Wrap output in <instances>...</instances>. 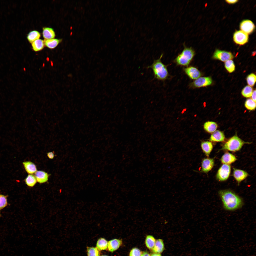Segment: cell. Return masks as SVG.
<instances>
[{
  "label": "cell",
  "instance_id": "obj_1",
  "mask_svg": "<svg viewBox=\"0 0 256 256\" xmlns=\"http://www.w3.org/2000/svg\"><path fill=\"white\" fill-rule=\"evenodd\" d=\"M219 194L224 207L227 210H235L240 208L242 204L241 198L231 191L221 190L219 192Z\"/></svg>",
  "mask_w": 256,
  "mask_h": 256
},
{
  "label": "cell",
  "instance_id": "obj_2",
  "mask_svg": "<svg viewBox=\"0 0 256 256\" xmlns=\"http://www.w3.org/2000/svg\"><path fill=\"white\" fill-rule=\"evenodd\" d=\"M163 54L157 59H155L152 64L147 67V68L151 69L153 72L155 78L159 80L164 81L169 76L167 66L164 64L161 59Z\"/></svg>",
  "mask_w": 256,
  "mask_h": 256
},
{
  "label": "cell",
  "instance_id": "obj_3",
  "mask_svg": "<svg viewBox=\"0 0 256 256\" xmlns=\"http://www.w3.org/2000/svg\"><path fill=\"white\" fill-rule=\"evenodd\" d=\"M195 54V52L192 47H185L174 61L177 65L187 66L191 62Z\"/></svg>",
  "mask_w": 256,
  "mask_h": 256
},
{
  "label": "cell",
  "instance_id": "obj_4",
  "mask_svg": "<svg viewBox=\"0 0 256 256\" xmlns=\"http://www.w3.org/2000/svg\"><path fill=\"white\" fill-rule=\"evenodd\" d=\"M250 142H245L237 136L235 135L229 139L223 146L221 150L236 152L240 150L245 144H250Z\"/></svg>",
  "mask_w": 256,
  "mask_h": 256
},
{
  "label": "cell",
  "instance_id": "obj_5",
  "mask_svg": "<svg viewBox=\"0 0 256 256\" xmlns=\"http://www.w3.org/2000/svg\"><path fill=\"white\" fill-rule=\"evenodd\" d=\"M212 79L210 77H201L190 83L189 86L191 88H198L209 86L212 84Z\"/></svg>",
  "mask_w": 256,
  "mask_h": 256
},
{
  "label": "cell",
  "instance_id": "obj_6",
  "mask_svg": "<svg viewBox=\"0 0 256 256\" xmlns=\"http://www.w3.org/2000/svg\"><path fill=\"white\" fill-rule=\"evenodd\" d=\"M231 171L230 165L223 164L218 169L216 175L217 179L219 181H224L229 178Z\"/></svg>",
  "mask_w": 256,
  "mask_h": 256
},
{
  "label": "cell",
  "instance_id": "obj_7",
  "mask_svg": "<svg viewBox=\"0 0 256 256\" xmlns=\"http://www.w3.org/2000/svg\"><path fill=\"white\" fill-rule=\"evenodd\" d=\"M234 56L232 53L229 52L219 50H216L213 56L214 59L225 62L233 59Z\"/></svg>",
  "mask_w": 256,
  "mask_h": 256
},
{
  "label": "cell",
  "instance_id": "obj_8",
  "mask_svg": "<svg viewBox=\"0 0 256 256\" xmlns=\"http://www.w3.org/2000/svg\"><path fill=\"white\" fill-rule=\"evenodd\" d=\"M233 39L234 41L236 44L240 45H243L247 43L248 41V34L242 31H238L236 32L234 34Z\"/></svg>",
  "mask_w": 256,
  "mask_h": 256
},
{
  "label": "cell",
  "instance_id": "obj_9",
  "mask_svg": "<svg viewBox=\"0 0 256 256\" xmlns=\"http://www.w3.org/2000/svg\"><path fill=\"white\" fill-rule=\"evenodd\" d=\"M183 70L185 73L191 79L196 80L200 77L201 72L196 67L190 66L184 68Z\"/></svg>",
  "mask_w": 256,
  "mask_h": 256
},
{
  "label": "cell",
  "instance_id": "obj_10",
  "mask_svg": "<svg viewBox=\"0 0 256 256\" xmlns=\"http://www.w3.org/2000/svg\"><path fill=\"white\" fill-rule=\"evenodd\" d=\"M214 164L213 158H203L201 162V169L200 172L207 174L213 167Z\"/></svg>",
  "mask_w": 256,
  "mask_h": 256
},
{
  "label": "cell",
  "instance_id": "obj_11",
  "mask_svg": "<svg viewBox=\"0 0 256 256\" xmlns=\"http://www.w3.org/2000/svg\"><path fill=\"white\" fill-rule=\"evenodd\" d=\"M240 28L242 31L247 34H250L254 30L255 26L251 21L246 20L241 22L240 24Z\"/></svg>",
  "mask_w": 256,
  "mask_h": 256
},
{
  "label": "cell",
  "instance_id": "obj_12",
  "mask_svg": "<svg viewBox=\"0 0 256 256\" xmlns=\"http://www.w3.org/2000/svg\"><path fill=\"white\" fill-rule=\"evenodd\" d=\"M233 169V176L238 184L248 176L247 173L243 170L234 168Z\"/></svg>",
  "mask_w": 256,
  "mask_h": 256
},
{
  "label": "cell",
  "instance_id": "obj_13",
  "mask_svg": "<svg viewBox=\"0 0 256 256\" xmlns=\"http://www.w3.org/2000/svg\"><path fill=\"white\" fill-rule=\"evenodd\" d=\"M201 147L203 153L206 156L208 157L213 147L212 142L207 141H202L201 143Z\"/></svg>",
  "mask_w": 256,
  "mask_h": 256
},
{
  "label": "cell",
  "instance_id": "obj_14",
  "mask_svg": "<svg viewBox=\"0 0 256 256\" xmlns=\"http://www.w3.org/2000/svg\"><path fill=\"white\" fill-rule=\"evenodd\" d=\"M234 155L229 152H226L224 154L220 159L221 162L224 164L229 165L237 160Z\"/></svg>",
  "mask_w": 256,
  "mask_h": 256
},
{
  "label": "cell",
  "instance_id": "obj_15",
  "mask_svg": "<svg viewBox=\"0 0 256 256\" xmlns=\"http://www.w3.org/2000/svg\"><path fill=\"white\" fill-rule=\"evenodd\" d=\"M225 139V136L224 133L217 130L212 133L209 140L212 142H219L224 141Z\"/></svg>",
  "mask_w": 256,
  "mask_h": 256
},
{
  "label": "cell",
  "instance_id": "obj_16",
  "mask_svg": "<svg viewBox=\"0 0 256 256\" xmlns=\"http://www.w3.org/2000/svg\"><path fill=\"white\" fill-rule=\"evenodd\" d=\"M122 243L121 240L115 239L111 240L108 242V250L110 251L113 252L117 249Z\"/></svg>",
  "mask_w": 256,
  "mask_h": 256
},
{
  "label": "cell",
  "instance_id": "obj_17",
  "mask_svg": "<svg viewBox=\"0 0 256 256\" xmlns=\"http://www.w3.org/2000/svg\"><path fill=\"white\" fill-rule=\"evenodd\" d=\"M48 176L47 173L42 171H37L35 173L37 181L40 183L46 182L48 180Z\"/></svg>",
  "mask_w": 256,
  "mask_h": 256
},
{
  "label": "cell",
  "instance_id": "obj_18",
  "mask_svg": "<svg viewBox=\"0 0 256 256\" xmlns=\"http://www.w3.org/2000/svg\"><path fill=\"white\" fill-rule=\"evenodd\" d=\"M43 36L45 40L54 38L55 34L53 29L49 27H44L43 28Z\"/></svg>",
  "mask_w": 256,
  "mask_h": 256
},
{
  "label": "cell",
  "instance_id": "obj_19",
  "mask_svg": "<svg viewBox=\"0 0 256 256\" xmlns=\"http://www.w3.org/2000/svg\"><path fill=\"white\" fill-rule=\"evenodd\" d=\"M25 169L29 174H32L37 171V169L35 165L30 161H27L23 163Z\"/></svg>",
  "mask_w": 256,
  "mask_h": 256
},
{
  "label": "cell",
  "instance_id": "obj_20",
  "mask_svg": "<svg viewBox=\"0 0 256 256\" xmlns=\"http://www.w3.org/2000/svg\"><path fill=\"white\" fill-rule=\"evenodd\" d=\"M164 246L162 240L159 239L155 242L154 246L152 249L153 252L159 253L162 252L164 249Z\"/></svg>",
  "mask_w": 256,
  "mask_h": 256
},
{
  "label": "cell",
  "instance_id": "obj_21",
  "mask_svg": "<svg viewBox=\"0 0 256 256\" xmlns=\"http://www.w3.org/2000/svg\"><path fill=\"white\" fill-rule=\"evenodd\" d=\"M205 130L209 133H212L215 131L218 125L215 122L213 121H208L206 122L204 125Z\"/></svg>",
  "mask_w": 256,
  "mask_h": 256
},
{
  "label": "cell",
  "instance_id": "obj_22",
  "mask_svg": "<svg viewBox=\"0 0 256 256\" xmlns=\"http://www.w3.org/2000/svg\"><path fill=\"white\" fill-rule=\"evenodd\" d=\"M33 50L35 51H38L44 48L45 44L44 41L40 39H37L32 43Z\"/></svg>",
  "mask_w": 256,
  "mask_h": 256
},
{
  "label": "cell",
  "instance_id": "obj_23",
  "mask_svg": "<svg viewBox=\"0 0 256 256\" xmlns=\"http://www.w3.org/2000/svg\"><path fill=\"white\" fill-rule=\"evenodd\" d=\"M62 40L61 39L53 38L45 40L44 41L45 45L48 48L52 49L55 48Z\"/></svg>",
  "mask_w": 256,
  "mask_h": 256
},
{
  "label": "cell",
  "instance_id": "obj_24",
  "mask_svg": "<svg viewBox=\"0 0 256 256\" xmlns=\"http://www.w3.org/2000/svg\"><path fill=\"white\" fill-rule=\"evenodd\" d=\"M108 242L105 238H101L98 240L96 247L99 250H104L108 247Z\"/></svg>",
  "mask_w": 256,
  "mask_h": 256
},
{
  "label": "cell",
  "instance_id": "obj_25",
  "mask_svg": "<svg viewBox=\"0 0 256 256\" xmlns=\"http://www.w3.org/2000/svg\"><path fill=\"white\" fill-rule=\"evenodd\" d=\"M41 35L38 31L34 30L30 32L27 36V39L29 41L32 43L35 41L39 39Z\"/></svg>",
  "mask_w": 256,
  "mask_h": 256
},
{
  "label": "cell",
  "instance_id": "obj_26",
  "mask_svg": "<svg viewBox=\"0 0 256 256\" xmlns=\"http://www.w3.org/2000/svg\"><path fill=\"white\" fill-rule=\"evenodd\" d=\"M25 181L28 186L32 187L35 185L37 181L35 176L32 174H30L25 178Z\"/></svg>",
  "mask_w": 256,
  "mask_h": 256
},
{
  "label": "cell",
  "instance_id": "obj_27",
  "mask_svg": "<svg viewBox=\"0 0 256 256\" xmlns=\"http://www.w3.org/2000/svg\"><path fill=\"white\" fill-rule=\"evenodd\" d=\"M155 242V239L152 236L148 235L146 236L145 243L147 247L149 249L151 250L153 248Z\"/></svg>",
  "mask_w": 256,
  "mask_h": 256
},
{
  "label": "cell",
  "instance_id": "obj_28",
  "mask_svg": "<svg viewBox=\"0 0 256 256\" xmlns=\"http://www.w3.org/2000/svg\"><path fill=\"white\" fill-rule=\"evenodd\" d=\"M253 89L249 86H246L242 89L241 91L242 95L244 97L248 98L251 96L253 92Z\"/></svg>",
  "mask_w": 256,
  "mask_h": 256
},
{
  "label": "cell",
  "instance_id": "obj_29",
  "mask_svg": "<svg viewBox=\"0 0 256 256\" xmlns=\"http://www.w3.org/2000/svg\"><path fill=\"white\" fill-rule=\"evenodd\" d=\"M224 66L226 70L229 73H232L235 70V64L234 62L231 59L225 61Z\"/></svg>",
  "mask_w": 256,
  "mask_h": 256
},
{
  "label": "cell",
  "instance_id": "obj_30",
  "mask_svg": "<svg viewBox=\"0 0 256 256\" xmlns=\"http://www.w3.org/2000/svg\"><path fill=\"white\" fill-rule=\"evenodd\" d=\"M87 256H100V252L96 247H87Z\"/></svg>",
  "mask_w": 256,
  "mask_h": 256
},
{
  "label": "cell",
  "instance_id": "obj_31",
  "mask_svg": "<svg viewBox=\"0 0 256 256\" xmlns=\"http://www.w3.org/2000/svg\"><path fill=\"white\" fill-rule=\"evenodd\" d=\"M256 102L251 99H248L246 101L245 105L248 110H254L256 107Z\"/></svg>",
  "mask_w": 256,
  "mask_h": 256
},
{
  "label": "cell",
  "instance_id": "obj_32",
  "mask_svg": "<svg viewBox=\"0 0 256 256\" xmlns=\"http://www.w3.org/2000/svg\"><path fill=\"white\" fill-rule=\"evenodd\" d=\"M256 75L254 73H251L248 75L247 77L246 80L248 84L250 86H253L256 82Z\"/></svg>",
  "mask_w": 256,
  "mask_h": 256
},
{
  "label": "cell",
  "instance_id": "obj_33",
  "mask_svg": "<svg viewBox=\"0 0 256 256\" xmlns=\"http://www.w3.org/2000/svg\"><path fill=\"white\" fill-rule=\"evenodd\" d=\"M7 205V200L6 196L0 194V210L3 209Z\"/></svg>",
  "mask_w": 256,
  "mask_h": 256
},
{
  "label": "cell",
  "instance_id": "obj_34",
  "mask_svg": "<svg viewBox=\"0 0 256 256\" xmlns=\"http://www.w3.org/2000/svg\"><path fill=\"white\" fill-rule=\"evenodd\" d=\"M142 252L138 248H133L130 251L129 256H141Z\"/></svg>",
  "mask_w": 256,
  "mask_h": 256
},
{
  "label": "cell",
  "instance_id": "obj_35",
  "mask_svg": "<svg viewBox=\"0 0 256 256\" xmlns=\"http://www.w3.org/2000/svg\"><path fill=\"white\" fill-rule=\"evenodd\" d=\"M47 156L50 159H53L54 157V155L53 152H49L47 154Z\"/></svg>",
  "mask_w": 256,
  "mask_h": 256
},
{
  "label": "cell",
  "instance_id": "obj_36",
  "mask_svg": "<svg viewBox=\"0 0 256 256\" xmlns=\"http://www.w3.org/2000/svg\"><path fill=\"white\" fill-rule=\"evenodd\" d=\"M252 99L256 102V90H254L251 96Z\"/></svg>",
  "mask_w": 256,
  "mask_h": 256
},
{
  "label": "cell",
  "instance_id": "obj_37",
  "mask_svg": "<svg viewBox=\"0 0 256 256\" xmlns=\"http://www.w3.org/2000/svg\"><path fill=\"white\" fill-rule=\"evenodd\" d=\"M238 1V0H226V1L227 3L229 4H234L236 3Z\"/></svg>",
  "mask_w": 256,
  "mask_h": 256
},
{
  "label": "cell",
  "instance_id": "obj_38",
  "mask_svg": "<svg viewBox=\"0 0 256 256\" xmlns=\"http://www.w3.org/2000/svg\"><path fill=\"white\" fill-rule=\"evenodd\" d=\"M141 256H150L149 254L147 252H144L142 253Z\"/></svg>",
  "mask_w": 256,
  "mask_h": 256
},
{
  "label": "cell",
  "instance_id": "obj_39",
  "mask_svg": "<svg viewBox=\"0 0 256 256\" xmlns=\"http://www.w3.org/2000/svg\"><path fill=\"white\" fill-rule=\"evenodd\" d=\"M151 256H161V255L159 253H155L152 254Z\"/></svg>",
  "mask_w": 256,
  "mask_h": 256
},
{
  "label": "cell",
  "instance_id": "obj_40",
  "mask_svg": "<svg viewBox=\"0 0 256 256\" xmlns=\"http://www.w3.org/2000/svg\"><path fill=\"white\" fill-rule=\"evenodd\" d=\"M255 54H256V51H254L252 53V56H254V55H255Z\"/></svg>",
  "mask_w": 256,
  "mask_h": 256
},
{
  "label": "cell",
  "instance_id": "obj_41",
  "mask_svg": "<svg viewBox=\"0 0 256 256\" xmlns=\"http://www.w3.org/2000/svg\"><path fill=\"white\" fill-rule=\"evenodd\" d=\"M101 256H108L107 255H101Z\"/></svg>",
  "mask_w": 256,
  "mask_h": 256
}]
</instances>
